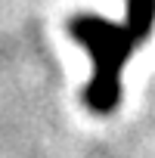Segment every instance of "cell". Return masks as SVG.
I'll return each mask as SVG.
<instances>
[{"instance_id": "6da1fadb", "label": "cell", "mask_w": 155, "mask_h": 158, "mask_svg": "<svg viewBox=\"0 0 155 158\" xmlns=\"http://www.w3.org/2000/svg\"><path fill=\"white\" fill-rule=\"evenodd\" d=\"M155 28V0H127L124 22H106L93 13L68 19V34L93 56V77L84 87V106L93 115H112L121 102L124 62L146 44Z\"/></svg>"}]
</instances>
